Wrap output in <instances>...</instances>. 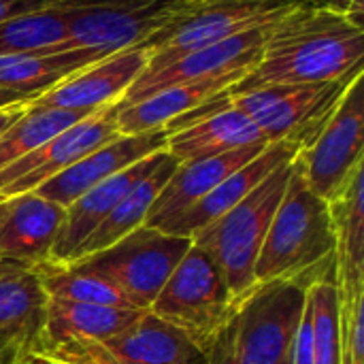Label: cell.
<instances>
[{
	"label": "cell",
	"instance_id": "14",
	"mask_svg": "<svg viewBox=\"0 0 364 364\" xmlns=\"http://www.w3.org/2000/svg\"><path fill=\"white\" fill-rule=\"evenodd\" d=\"M166 132L168 136L164 149L179 162L213 158L247 145L267 143L250 115L232 105L218 102L215 98L171 122Z\"/></svg>",
	"mask_w": 364,
	"mask_h": 364
},
{
	"label": "cell",
	"instance_id": "18",
	"mask_svg": "<svg viewBox=\"0 0 364 364\" xmlns=\"http://www.w3.org/2000/svg\"><path fill=\"white\" fill-rule=\"evenodd\" d=\"M164 156H166V149H160L139 160L136 164L100 181L98 186L87 190L83 196H79L73 205H68L62 228L53 241L49 262L53 264L70 262L77 250L85 243V239L109 218V213L117 207V203L162 162Z\"/></svg>",
	"mask_w": 364,
	"mask_h": 364
},
{
	"label": "cell",
	"instance_id": "2",
	"mask_svg": "<svg viewBox=\"0 0 364 364\" xmlns=\"http://www.w3.org/2000/svg\"><path fill=\"white\" fill-rule=\"evenodd\" d=\"M254 279L258 286L288 282L303 288L335 282V232L328 203L307 188L296 158L262 241Z\"/></svg>",
	"mask_w": 364,
	"mask_h": 364
},
{
	"label": "cell",
	"instance_id": "24",
	"mask_svg": "<svg viewBox=\"0 0 364 364\" xmlns=\"http://www.w3.org/2000/svg\"><path fill=\"white\" fill-rule=\"evenodd\" d=\"M107 55L92 49L73 51H28L0 55V90L21 94L30 100L45 94L77 70L96 64Z\"/></svg>",
	"mask_w": 364,
	"mask_h": 364
},
{
	"label": "cell",
	"instance_id": "1",
	"mask_svg": "<svg viewBox=\"0 0 364 364\" xmlns=\"http://www.w3.org/2000/svg\"><path fill=\"white\" fill-rule=\"evenodd\" d=\"M364 28L326 4H299L275 21L260 62L220 96L269 85L320 83L363 70Z\"/></svg>",
	"mask_w": 364,
	"mask_h": 364
},
{
	"label": "cell",
	"instance_id": "22",
	"mask_svg": "<svg viewBox=\"0 0 364 364\" xmlns=\"http://www.w3.org/2000/svg\"><path fill=\"white\" fill-rule=\"evenodd\" d=\"M143 311L105 305L47 299L45 322L30 354L58 348L70 341H100L126 331Z\"/></svg>",
	"mask_w": 364,
	"mask_h": 364
},
{
	"label": "cell",
	"instance_id": "12",
	"mask_svg": "<svg viewBox=\"0 0 364 364\" xmlns=\"http://www.w3.org/2000/svg\"><path fill=\"white\" fill-rule=\"evenodd\" d=\"M117 109L119 102L94 111L92 115L45 141L34 151L4 166L0 171V198L34 192L47 179L55 177L83 156L115 139L119 134L115 126Z\"/></svg>",
	"mask_w": 364,
	"mask_h": 364
},
{
	"label": "cell",
	"instance_id": "26",
	"mask_svg": "<svg viewBox=\"0 0 364 364\" xmlns=\"http://www.w3.org/2000/svg\"><path fill=\"white\" fill-rule=\"evenodd\" d=\"M179 160H175L168 151L166 156L162 158V162L147 175L143 177L119 203L117 207L109 213V218L85 239V243L77 250L75 260L79 258H85L90 254H96V252H102L107 247H111L115 241L124 239L126 235H130L132 230L145 226L147 222V215H149V209L156 200V196L160 194V190L164 188V183L168 181V177L173 175V171L177 168ZM68 264V262H66Z\"/></svg>",
	"mask_w": 364,
	"mask_h": 364
},
{
	"label": "cell",
	"instance_id": "8",
	"mask_svg": "<svg viewBox=\"0 0 364 364\" xmlns=\"http://www.w3.org/2000/svg\"><path fill=\"white\" fill-rule=\"evenodd\" d=\"M190 247L192 239L141 226L111 247L68 262L66 267L107 279L134 309L147 311Z\"/></svg>",
	"mask_w": 364,
	"mask_h": 364
},
{
	"label": "cell",
	"instance_id": "27",
	"mask_svg": "<svg viewBox=\"0 0 364 364\" xmlns=\"http://www.w3.org/2000/svg\"><path fill=\"white\" fill-rule=\"evenodd\" d=\"M98 111V109H96ZM94 111H70V109H47L30 105L19 119H15L0 134V171L26 154L41 147L58 132L70 128Z\"/></svg>",
	"mask_w": 364,
	"mask_h": 364
},
{
	"label": "cell",
	"instance_id": "13",
	"mask_svg": "<svg viewBox=\"0 0 364 364\" xmlns=\"http://www.w3.org/2000/svg\"><path fill=\"white\" fill-rule=\"evenodd\" d=\"M275 21L256 26L241 34L228 36L220 43L194 49L156 73H141L136 77V81L130 85V90L124 94V98L119 100V107L139 102V100H143L164 87L177 85V83H186V81H194V79H203V77H211V75L235 73V70L250 73L260 62L264 43H267Z\"/></svg>",
	"mask_w": 364,
	"mask_h": 364
},
{
	"label": "cell",
	"instance_id": "32",
	"mask_svg": "<svg viewBox=\"0 0 364 364\" xmlns=\"http://www.w3.org/2000/svg\"><path fill=\"white\" fill-rule=\"evenodd\" d=\"M290 364H314V318L309 299L305 301L303 318L292 343V360Z\"/></svg>",
	"mask_w": 364,
	"mask_h": 364
},
{
	"label": "cell",
	"instance_id": "33",
	"mask_svg": "<svg viewBox=\"0 0 364 364\" xmlns=\"http://www.w3.org/2000/svg\"><path fill=\"white\" fill-rule=\"evenodd\" d=\"M30 354V343L23 337L0 333V364H23Z\"/></svg>",
	"mask_w": 364,
	"mask_h": 364
},
{
	"label": "cell",
	"instance_id": "19",
	"mask_svg": "<svg viewBox=\"0 0 364 364\" xmlns=\"http://www.w3.org/2000/svg\"><path fill=\"white\" fill-rule=\"evenodd\" d=\"M299 154V149L292 143L279 141L269 143L254 160H250L245 166L228 175L224 181H220L209 194H205L200 200H196L192 207L183 209L181 213L173 215L164 224L158 226V230L192 239L203 228H207L211 222L222 218L226 211H230L235 205H239L258 183H262L279 164L292 160Z\"/></svg>",
	"mask_w": 364,
	"mask_h": 364
},
{
	"label": "cell",
	"instance_id": "11",
	"mask_svg": "<svg viewBox=\"0 0 364 364\" xmlns=\"http://www.w3.org/2000/svg\"><path fill=\"white\" fill-rule=\"evenodd\" d=\"M192 0H136L117 6L75 9L68 11L66 38L49 47V51L92 49L102 55L145 43L151 34L162 30Z\"/></svg>",
	"mask_w": 364,
	"mask_h": 364
},
{
	"label": "cell",
	"instance_id": "39",
	"mask_svg": "<svg viewBox=\"0 0 364 364\" xmlns=\"http://www.w3.org/2000/svg\"><path fill=\"white\" fill-rule=\"evenodd\" d=\"M311 2H316V4H324V0H311Z\"/></svg>",
	"mask_w": 364,
	"mask_h": 364
},
{
	"label": "cell",
	"instance_id": "16",
	"mask_svg": "<svg viewBox=\"0 0 364 364\" xmlns=\"http://www.w3.org/2000/svg\"><path fill=\"white\" fill-rule=\"evenodd\" d=\"M166 136H168L166 128H158L141 134H117L109 143L100 145L92 154L77 160L73 166L64 168L55 177L41 183L34 192L66 209L100 181L164 149Z\"/></svg>",
	"mask_w": 364,
	"mask_h": 364
},
{
	"label": "cell",
	"instance_id": "31",
	"mask_svg": "<svg viewBox=\"0 0 364 364\" xmlns=\"http://www.w3.org/2000/svg\"><path fill=\"white\" fill-rule=\"evenodd\" d=\"M339 296L341 364H364V294Z\"/></svg>",
	"mask_w": 364,
	"mask_h": 364
},
{
	"label": "cell",
	"instance_id": "6",
	"mask_svg": "<svg viewBox=\"0 0 364 364\" xmlns=\"http://www.w3.org/2000/svg\"><path fill=\"white\" fill-rule=\"evenodd\" d=\"M307 2L311 0H192L183 13L141 43L149 49L143 73H156L194 49L275 21Z\"/></svg>",
	"mask_w": 364,
	"mask_h": 364
},
{
	"label": "cell",
	"instance_id": "9",
	"mask_svg": "<svg viewBox=\"0 0 364 364\" xmlns=\"http://www.w3.org/2000/svg\"><path fill=\"white\" fill-rule=\"evenodd\" d=\"M307 188L322 200L339 196L364 164L363 73L339 98L333 115L309 147L296 154Z\"/></svg>",
	"mask_w": 364,
	"mask_h": 364
},
{
	"label": "cell",
	"instance_id": "20",
	"mask_svg": "<svg viewBox=\"0 0 364 364\" xmlns=\"http://www.w3.org/2000/svg\"><path fill=\"white\" fill-rule=\"evenodd\" d=\"M247 70H235L224 75H211L186 83L164 87L139 102L124 105L117 109L115 126L119 134H141L158 128H166L171 122L196 111L211 98L220 96L230 85L239 83Z\"/></svg>",
	"mask_w": 364,
	"mask_h": 364
},
{
	"label": "cell",
	"instance_id": "10",
	"mask_svg": "<svg viewBox=\"0 0 364 364\" xmlns=\"http://www.w3.org/2000/svg\"><path fill=\"white\" fill-rule=\"evenodd\" d=\"M34 356L53 364H196L205 360L179 331L149 311H143L126 331L109 339L70 341Z\"/></svg>",
	"mask_w": 364,
	"mask_h": 364
},
{
	"label": "cell",
	"instance_id": "35",
	"mask_svg": "<svg viewBox=\"0 0 364 364\" xmlns=\"http://www.w3.org/2000/svg\"><path fill=\"white\" fill-rule=\"evenodd\" d=\"M136 0H47V6H62L68 11L75 9H96V6H117V4H128Z\"/></svg>",
	"mask_w": 364,
	"mask_h": 364
},
{
	"label": "cell",
	"instance_id": "34",
	"mask_svg": "<svg viewBox=\"0 0 364 364\" xmlns=\"http://www.w3.org/2000/svg\"><path fill=\"white\" fill-rule=\"evenodd\" d=\"M47 6V0H0V21Z\"/></svg>",
	"mask_w": 364,
	"mask_h": 364
},
{
	"label": "cell",
	"instance_id": "28",
	"mask_svg": "<svg viewBox=\"0 0 364 364\" xmlns=\"http://www.w3.org/2000/svg\"><path fill=\"white\" fill-rule=\"evenodd\" d=\"M70 13L62 6H43L0 21V55L43 51L66 38Z\"/></svg>",
	"mask_w": 364,
	"mask_h": 364
},
{
	"label": "cell",
	"instance_id": "37",
	"mask_svg": "<svg viewBox=\"0 0 364 364\" xmlns=\"http://www.w3.org/2000/svg\"><path fill=\"white\" fill-rule=\"evenodd\" d=\"M32 102L30 98L21 96V94H15V92H9V90H0V109L4 107H11V105H17V102Z\"/></svg>",
	"mask_w": 364,
	"mask_h": 364
},
{
	"label": "cell",
	"instance_id": "36",
	"mask_svg": "<svg viewBox=\"0 0 364 364\" xmlns=\"http://www.w3.org/2000/svg\"><path fill=\"white\" fill-rule=\"evenodd\" d=\"M28 107H30V102L26 100V102H17V105H11V107L0 109V134H2L15 119H19L21 113H23Z\"/></svg>",
	"mask_w": 364,
	"mask_h": 364
},
{
	"label": "cell",
	"instance_id": "5",
	"mask_svg": "<svg viewBox=\"0 0 364 364\" xmlns=\"http://www.w3.org/2000/svg\"><path fill=\"white\" fill-rule=\"evenodd\" d=\"M305 301L307 288L299 284L258 286L239 305L207 364H290Z\"/></svg>",
	"mask_w": 364,
	"mask_h": 364
},
{
	"label": "cell",
	"instance_id": "3",
	"mask_svg": "<svg viewBox=\"0 0 364 364\" xmlns=\"http://www.w3.org/2000/svg\"><path fill=\"white\" fill-rule=\"evenodd\" d=\"M294 158L279 164L239 205L192 237V243L220 269L237 307L258 288L254 267L271 220L284 198Z\"/></svg>",
	"mask_w": 364,
	"mask_h": 364
},
{
	"label": "cell",
	"instance_id": "29",
	"mask_svg": "<svg viewBox=\"0 0 364 364\" xmlns=\"http://www.w3.org/2000/svg\"><path fill=\"white\" fill-rule=\"evenodd\" d=\"M34 269L38 271L41 284L49 299L134 309L117 288H113L107 279H102L94 273L79 271V269H73L66 264H53V262H45Z\"/></svg>",
	"mask_w": 364,
	"mask_h": 364
},
{
	"label": "cell",
	"instance_id": "25",
	"mask_svg": "<svg viewBox=\"0 0 364 364\" xmlns=\"http://www.w3.org/2000/svg\"><path fill=\"white\" fill-rule=\"evenodd\" d=\"M47 299L36 269L0 260V333L23 337L32 348L43 331Z\"/></svg>",
	"mask_w": 364,
	"mask_h": 364
},
{
	"label": "cell",
	"instance_id": "40",
	"mask_svg": "<svg viewBox=\"0 0 364 364\" xmlns=\"http://www.w3.org/2000/svg\"><path fill=\"white\" fill-rule=\"evenodd\" d=\"M51 364H53V363H51Z\"/></svg>",
	"mask_w": 364,
	"mask_h": 364
},
{
	"label": "cell",
	"instance_id": "15",
	"mask_svg": "<svg viewBox=\"0 0 364 364\" xmlns=\"http://www.w3.org/2000/svg\"><path fill=\"white\" fill-rule=\"evenodd\" d=\"M149 62V49L134 45L77 70L30 105L47 109L96 111L117 105Z\"/></svg>",
	"mask_w": 364,
	"mask_h": 364
},
{
	"label": "cell",
	"instance_id": "23",
	"mask_svg": "<svg viewBox=\"0 0 364 364\" xmlns=\"http://www.w3.org/2000/svg\"><path fill=\"white\" fill-rule=\"evenodd\" d=\"M364 164L346 190L328 203L335 232V286L337 294H364Z\"/></svg>",
	"mask_w": 364,
	"mask_h": 364
},
{
	"label": "cell",
	"instance_id": "21",
	"mask_svg": "<svg viewBox=\"0 0 364 364\" xmlns=\"http://www.w3.org/2000/svg\"><path fill=\"white\" fill-rule=\"evenodd\" d=\"M267 145L269 143H256V145L226 151L222 156L179 162L173 175L168 177V181L164 183V188L160 190V194L156 196L145 226L158 228L173 215L192 207L196 200L209 194L220 181H224L228 175H232L250 160H254Z\"/></svg>",
	"mask_w": 364,
	"mask_h": 364
},
{
	"label": "cell",
	"instance_id": "17",
	"mask_svg": "<svg viewBox=\"0 0 364 364\" xmlns=\"http://www.w3.org/2000/svg\"><path fill=\"white\" fill-rule=\"evenodd\" d=\"M66 209L36 192L0 198V260L38 267L49 262Z\"/></svg>",
	"mask_w": 364,
	"mask_h": 364
},
{
	"label": "cell",
	"instance_id": "4",
	"mask_svg": "<svg viewBox=\"0 0 364 364\" xmlns=\"http://www.w3.org/2000/svg\"><path fill=\"white\" fill-rule=\"evenodd\" d=\"M237 309L215 262L192 243L147 311L179 331L207 360L230 328Z\"/></svg>",
	"mask_w": 364,
	"mask_h": 364
},
{
	"label": "cell",
	"instance_id": "30",
	"mask_svg": "<svg viewBox=\"0 0 364 364\" xmlns=\"http://www.w3.org/2000/svg\"><path fill=\"white\" fill-rule=\"evenodd\" d=\"M314 318V364H341L339 296L335 282H316L307 288Z\"/></svg>",
	"mask_w": 364,
	"mask_h": 364
},
{
	"label": "cell",
	"instance_id": "7",
	"mask_svg": "<svg viewBox=\"0 0 364 364\" xmlns=\"http://www.w3.org/2000/svg\"><path fill=\"white\" fill-rule=\"evenodd\" d=\"M363 70L320 83L269 85L230 98L215 96L218 102L232 105L252 117L267 143H292L299 151L309 147L333 115L348 85Z\"/></svg>",
	"mask_w": 364,
	"mask_h": 364
},
{
	"label": "cell",
	"instance_id": "38",
	"mask_svg": "<svg viewBox=\"0 0 364 364\" xmlns=\"http://www.w3.org/2000/svg\"><path fill=\"white\" fill-rule=\"evenodd\" d=\"M324 4H326L328 9H333V11L346 15V11H348V6L352 4V0H324Z\"/></svg>",
	"mask_w": 364,
	"mask_h": 364
}]
</instances>
